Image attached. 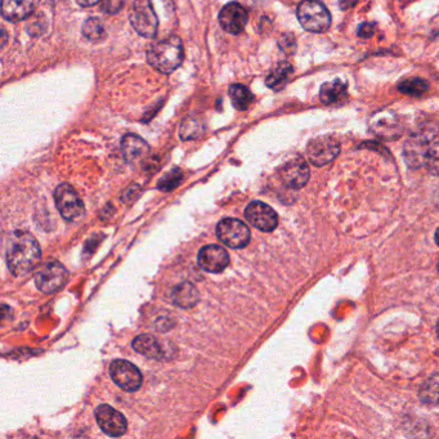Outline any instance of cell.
<instances>
[{
    "label": "cell",
    "mask_w": 439,
    "mask_h": 439,
    "mask_svg": "<svg viewBox=\"0 0 439 439\" xmlns=\"http://www.w3.org/2000/svg\"><path fill=\"white\" fill-rule=\"evenodd\" d=\"M6 259L15 276H25L37 267L42 259V250L31 233L16 231L9 237Z\"/></svg>",
    "instance_id": "6da1fadb"
},
{
    "label": "cell",
    "mask_w": 439,
    "mask_h": 439,
    "mask_svg": "<svg viewBox=\"0 0 439 439\" xmlns=\"http://www.w3.org/2000/svg\"><path fill=\"white\" fill-rule=\"evenodd\" d=\"M183 58L184 51L178 36H171L153 44L147 53L148 63L162 74L175 71L183 62Z\"/></svg>",
    "instance_id": "7a4b0ae2"
},
{
    "label": "cell",
    "mask_w": 439,
    "mask_h": 439,
    "mask_svg": "<svg viewBox=\"0 0 439 439\" xmlns=\"http://www.w3.org/2000/svg\"><path fill=\"white\" fill-rule=\"evenodd\" d=\"M296 15L300 25L311 33H325L332 25V15L320 0H302Z\"/></svg>",
    "instance_id": "3957f363"
},
{
    "label": "cell",
    "mask_w": 439,
    "mask_h": 439,
    "mask_svg": "<svg viewBox=\"0 0 439 439\" xmlns=\"http://www.w3.org/2000/svg\"><path fill=\"white\" fill-rule=\"evenodd\" d=\"M129 18L139 35L151 39L157 34L159 19L150 0H135Z\"/></svg>",
    "instance_id": "277c9868"
},
{
    "label": "cell",
    "mask_w": 439,
    "mask_h": 439,
    "mask_svg": "<svg viewBox=\"0 0 439 439\" xmlns=\"http://www.w3.org/2000/svg\"><path fill=\"white\" fill-rule=\"evenodd\" d=\"M69 279V272L60 261H48L35 273L36 287L44 294H54L61 290Z\"/></svg>",
    "instance_id": "5b68a950"
},
{
    "label": "cell",
    "mask_w": 439,
    "mask_h": 439,
    "mask_svg": "<svg viewBox=\"0 0 439 439\" xmlns=\"http://www.w3.org/2000/svg\"><path fill=\"white\" fill-rule=\"evenodd\" d=\"M54 203L63 219L72 222L80 218L85 207L78 192L70 184L62 183L54 191Z\"/></svg>",
    "instance_id": "8992f818"
},
{
    "label": "cell",
    "mask_w": 439,
    "mask_h": 439,
    "mask_svg": "<svg viewBox=\"0 0 439 439\" xmlns=\"http://www.w3.org/2000/svg\"><path fill=\"white\" fill-rule=\"evenodd\" d=\"M216 236L231 249H242L250 241V230L234 218L222 219L216 225Z\"/></svg>",
    "instance_id": "52a82bcc"
},
{
    "label": "cell",
    "mask_w": 439,
    "mask_h": 439,
    "mask_svg": "<svg viewBox=\"0 0 439 439\" xmlns=\"http://www.w3.org/2000/svg\"><path fill=\"white\" fill-rule=\"evenodd\" d=\"M341 153V144L332 135H321L312 139L307 147L309 162L316 166H323L330 162Z\"/></svg>",
    "instance_id": "ba28073f"
},
{
    "label": "cell",
    "mask_w": 439,
    "mask_h": 439,
    "mask_svg": "<svg viewBox=\"0 0 439 439\" xmlns=\"http://www.w3.org/2000/svg\"><path fill=\"white\" fill-rule=\"evenodd\" d=\"M110 375L114 383L126 392H135L144 383L141 371L126 359H115L110 366Z\"/></svg>",
    "instance_id": "9c48e42d"
},
{
    "label": "cell",
    "mask_w": 439,
    "mask_h": 439,
    "mask_svg": "<svg viewBox=\"0 0 439 439\" xmlns=\"http://www.w3.org/2000/svg\"><path fill=\"white\" fill-rule=\"evenodd\" d=\"M96 419L99 428L110 437H120L128 428L124 415L110 404H101L96 408Z\"/></svg>",
    "instance_id": "30bf717a"
},
{
    "label": "cell",
    "mask_w": 439,
    "mask_h": 439,
    "mask_svg": "<svg viewBox=\"0 0 439 439\" xmlns=\"http://www.w3.org/2000/svg\"><path fill=\"white\" fill-rule=\"evenodd\" d=\"M245 216L249 223L263 232H272L277 227L278 216L276 212L260 201L250 203L245 210Z\"/></svg>",
    "instance_id": "8fae6325"
},
{
    "label": "cell",
    "mask_w": 439,
    "mask_h": 439,
    "mask_svg": "<svg viewBox=\"0 0 439 439\" xmlns=\"http://www.w3.org/2000/svg\"><path fill=\"white\" fill-rule=\"evenodd\" d=\"M279 178L290 189H302L309 180L311 171L308 164L302 157H294L285 162L279 169Z\"/></svg>",
    "instance_id": "7c38bea8"
},
{
    "label": "cell",
    "mask_w": 439,
    "mask_h": 439,
    "mask_svg": "<svg viewBox=\"0 0 439 439\" xmlns=\"http://www.w3.org/2000/svg\"><path fill=\"white\" fill-rule=\"evenodd\" d=\"M198 266L210 273L223 272L230 264V255L219 245H207L198 251Z\"/></svg>",
    "instance_id": "4fadbf2b"
},
{
    "label": "cell",
    "mask_w": 439,
    "mask_h": 439,
    "mask_svg": "<svg viewBox=\"0 0 439 439\" xmlns=\"http://www.w3.org/2000/svg\"><path fill=\"white\" fill-rule=\"evenodd\" d=\"M248 12L239 3H230L224 6L219 13V22L224 31L237 35L248 25Z\"/></svg>",
    "instance_id": "5bb4252c"
},
{
    "label": "cell",
    "mask_w": 439,
    "mask_h": 439,
    "mask_svg": "<svg viewBox=\"0 0 439 439\" xmlns=\"http://www.w3.org/2000/svg\"><path fill=\"white\" fill-rule=\"evenodd\" d=\"M431 144V141L427 135H413L404 146V157L408 165L413 168H419L425 164V157Z\"/></svg>",
    "instance_id": "9a60e30c"
},
{
    "label": "cell",
    "mask_w": 439,
    "mask_h": 439,
    "mask_svg": "<svg viewBox=\"0 0 439 439\" xmlns=\"http://www.w3.org/2000/svg\"><path fill=\"white\" fill-rule=\"evenodd\" d=\"M39 0H1V15L10 22L26 19L35 10Z\"/></svg>",
    "instance_id": "2e32d148"
},
{
    "label": "cell",
    "mask_w": 439,
    "mask_h": 439,
    "mask_svg": "<svg viewBox=\"0 0 439 439\" xmlns=\"http://www.w3.org/2000/svg\"><path fill=\"white\" fill-rule=\"evenodd\" d=\"M121 151L126 162H135L146 157L150 151V147L141 137L128 135L121 141Z\"/></svg>",
    "instance_id": "e0dca14e"
},
{
    "label": "cell",
    "mask_w": 439,
    "mask_h": 439,
    "mask_svg": "<svg viewBox=\"0 0 439 439\" xmlns=\"http://www.w3.org/2000/svg\"><path fill=\"white\" fill-rule=\"evenodd\" d=\"M347 83L339 79L326 83L320 90V98L325 105H341L347 99Z\"/></svg>",
    "instance_id": "ac0fdd59"
},
{
    "label": "cell",
    "mask_w": 439,
    "mask_h": 439,
    "mask_svg": "<svg viewBox=\"0 0 439 439\" xmlns=\"http://www.w3.org/2000/svg\"><path fill=\"white\" fill-rule=\"evenodd\" d=\"M132 345L138 353L144 354L148 359H159L165 356L162 343L153 335H139L133 341Z\"/></svg>",
    "instance_id": "d6986e66"
},
{
    "label": "cell",
    "mask_w": 439,
    "mask_h": 439,
    "mask_svg": "<svg viewBox=\"0 0 439 439\" xmlns=\"http://www.w3.org/2000/svg\"><path fill=\"white\" fill-rule=\"evenodd\" d=\"M173 302L180 308H191L196 304L200 299L196 287L189 282L180 284L173 290Z\"/></svg>",
    "instance_id": "ffe728a7"
},
{
    "label": "cell",
    "mask_w": 439,
    "mask_h": 439,
    "mask_svg": "<svg viewBox=\"0 0 439 439\" xmlns=\"http://www.w3.org/2000/svg\"><path fill=\"white\" fill-rule=\"evenodd\" d=\"M293 66L289 62H279L270 70L266 79L267 87L273 90H281L287 84L293 74Z\"/></svg>",
    "instance_id": "44dd1931"
},
{
    "label": "cell",
    "mask_w": 439,
    "mask_h": 439,
    "mask_svg": "<svg viewBox=\"0 0 439 439\" xmlns=\"http://www.w3.org/2000/svg\"><path fill=\"white\" fill-rule=\"evenodd\" d=\"M230 98L232 101L233 106L239 111L248 110L252 102V93L245 85L232 84L230 87Z\"/></svg>",
    "instance_id": "7402d4cb"
},
{
    "label": "cell",
    "mask_w": 439,
    "mask_h": 439,
    "mask_svg": "<svg viewBox=\"0 0 439 439\" xmlns=\"http://www.w3.org/2000/svg\"><path fill=\"white\" fill-rule=\"evenodd\" d=\"M83 34L93 43H99L106 39V30L99 18H88L83 26Z\"/></svg>",
    "instance_id": "603a6c76"
},
{
    "label": "cell",
    "mask_w": 439,
    "mask_h": 439,
    "mask_svg": "<svg viewBox=\"0 0 439 439\" xmlns=\"http://www.w3.org/2000/svg\"><path fill=\"white\" fill-rule=\"evenodd\" d=\"M205 126L198 119H186L180 126V135L183 141L196 139L204 135Z\"/></svg>",
    "instance_id": "cb8c5ba5"
},
{
    "label": "cell",
    "mask_w": 439,
    "mask_h": 439,
    "mask_svg": "<svg viewBox=\"0 0 439 439\" xmlns=\"http://www.w3.org/2000/svg\"><path fill=\"white\" fill-rule=\"evenodd\" d=\"M398 89L407 96L420 97L427 90L429 89V83L424 79H420V78H413V79L402 81L399 84Z\"/></svg>",
    "instance_id": "d4e9b609"
},
{
    "label": "cell",
    "mask_w": 439,
    "mask_h": 439,
    "mask_svg": "<svg viewBox=\"0 0 439 439\" xmlns=\"http://www.w3.org/2000/svg\"><path fill=\"white\" fill-rule=\"evenodd\" d=\"M425 166L433 175H439V139L433 141L425 157Z\"/></svg>",
    "instance_id": "484cf974"
},
{
    "label": "cell",
    "mask_w": 439,
    "mask_h": 439,
    "mask_svg": "<svg viewBox=\"0 0 439 439\" xmlns=\"http://www.w3.org/2000/svg\"><path fill=\"white\" fill-rule=\"evenodd\" d=\"M180 180H182V173H180V169H174L160 180L159 189H164V191H171L180 184Z\"/></svg>",
    "instance_id": "4316f807"
},
{
    "label": "cell",
    "mask_w": 439,
    "mask_h": 439,
    "mask_svg": "<svg viewBox=\"0 0 439 439\" xmlns=\"http://www.w3.org/2000/svg\"><path fill=\"white\" fill-rule=\"evenodd\" d=\"M124 6V0H101V9L107 15H117Z\"/></svg>",
    "instance_id": "83f0119b"
},
{
    "label": "cell",
    "mask_w": 439,
    "mask_h": 439,
    "mask_svg": "<svg viewBox=\"0 0 439 439\" xmlns=\"http://www.w3.org/2000/svg\"><path fill=\"white\" fill-rule=\"evenodd\" d=\"M278 45L281 51H284L286 54H293L295 52L296 43L295 37L293 34H284L279 37Z\"/></svg>",
    "instance_id": "f1b7e54d"
},
{
    "label": "cell",
    "mask_w": 439,
    "mask_h": 439,
    "mask_svg": "<svg viewBox=\"0 0 439 439\" xmlns=\"http://www.w3.org/2000/svg\"><path fill=\"white\" fill-rule=\"evenodd\" d=\"M42 18L40 16L34 17L33 19H30V22L27 24V31L30 35H40L43 34L44 28H42Z\"/></svg>",
    "instance_id": "f546056e"
},
{
    "label": "cell",
    "mask_w": 439,
    "mask_h": 439,
    "mask_svg": "<svg viewBox=\"0 0 439 439\" xmlns=\"http://www.w3.org/2000/svg\"><path fill=\"white\" fill-rule=\"evenodd\" d=\"M375 24H370V22H365L359 27V37H363V39H368L371 36L375 34Z\"/></svg>",
    "instance_id": "4dcf8cb0"
},
{
    "label": "cell",
    "mask_w": 439,
    "mask_h": 439,
    "mask_svg": "<svg viewBox=\"0 0 439 439\" xmlns=\"http://www.w3.org/2000/svg\"><path fill=\"white\" fill-rule=\"evenodd\" d=\"M76 1H78V4L81 6V7H92V6L99 3L101 0H76Z\"/></svg>",
    "instance_id": "1f68e13d"
},
{
    "label": "cell",
    "mask_w": 439,
    "mask_h": 439,
    "mask_svg": "<svg viewBox=\"0 0 439 439\" xmlns=\"http://www.w3.org/2000/svg\"><path fill=\"white\" fill-rule=\"evenodd\" d=\"M434 204H436V207L439 209V187L436 189V192H434Z\"/></svg>",
    "instance_id": "d6a6232c"
},
{
    "label": "cell",
    "mask_w": 439,
    "mask_h": 439,
    "mask_svg": "<svg viewBox=\"0 0 439 439\" xmlns=\"http://www.w3.org/2000/svg\"><path fill=\"white\" fill-rule=\"evenodd\" d=\"M436 242L439 245V228L437 230V232H436Z\"/></svg>",
    "instance_id": "836d02e7"
},
{
    "label": "cell",
    "mask_w": 439,
    "mask_h": 439,
    "mask_svg": "<svg viewBox=\"0 0 439 439\" xmlns=\"http://www.w3.org/2000/svg\"><path fill=\"white\" fill-rule=\"evenodd\" d=\"M437 334H438V338H439V321H438V323H437Z\"/></svg>",
    "instance_id": "e575fe53"
},
{
    "label": "cell",
    "mask_w": 439,
    "mask_h": 439,
    "mask_svg": "<svg viewBox=\"0 0 439 439\" xmlns=\"http://www.w3.org/2000/svg\"><path fill=\"white\" fill-rule=\"evenodd\" d=\"M438 270H439V263H438Z\"/></svg>",
    "instance_id": "d590c367"
}]
</instances>
